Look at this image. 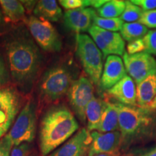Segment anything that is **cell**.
<instances>
[{
    "instance_id": "ba28073f",
    "label": "cell",
    "mask_w": 156,
    "mask_h": 156,
    "mask_svg": "<svg viewBox=\"0 0 156 156\" xmlns=\"http://www.w3.org/2000/svg\"><path fill=\"white\" fill-rule=\"evenodd\" d=\"M72 109L82 122L86 120L85 109L94 97V87L92 81L85 77L73 80L67 93Z\"/></svg>"
},
{
    "instance_id": "f35d334b",
    "label": "cell",
    "mask_w": 156,
    "mask_h": 156,
    "mask_svg": "<svg viewBox=\"0 0 156 156\" xmlns=\"http://www.w3.org/2000/svg\"><path fill=\"white\" fill-rule=\"evenodd\" d=\"M142 156H156V147L153 148V150H151V151L148 152V153L143 154Z\"/></svg>"
},
{
    "instance_id": "d6986e66",
    "label": "cell",
    "mask_w": 156,
    "mask_h": 156,
    "mask_svg": "<svg viewBox=\"0 0 156 156\" xmlns=\"http://www.w3.org/2000/svg\"><path fill=\"white\" fill-rule=\"evenodd\" d=\"M105 106L106 101L95 96L87 104L85 109V116L87 119V129L88 131H98Z\"/></svg>"
},
{
    "instance_id": "277c9868",
    "label": "cell",
    "mask_w": 156,
    "mask_h": 156,
    "mask_svg": "<svg viewBox=\"0 0 156 156\" xmlns=\"http://www.w3.org/2000/svg\"><path fill=\"white\" fill-rule=\"evenodd\" d=\"M77 54L90 80L95 85H100L103 73V54L93 39L86 34H79L76 36Z\"/></svg>"
},
{
    "instance_id": "7402d4cb",
    "label": "cell",
    "mask_w": 156,
    "mask_h": 156,
    "mask_svg": "<svg viewBox=\"0 0 156 156\" xmlns=\"http://www.w3.org/2000/svg\"><path fill=\"white\" fill-rule=\"evenodd\" d=\"M147 32V28L139 22L124 23L120 30L121 36L129 43L136 39L143 38Z\"/></svg>"
},
{
    "instance_id": "3957f363",
    "label": "cell",
    "mask_w": 156,
    "mask_h": 156,
    "mask_svg": "<svg viewBox=\"0 0 156 156\" xmlns=\"http://www.w3.org/2000/svg\"><path fill=\"white\" fill-rule=\"evenodd\" d=\"M119 113V131L122 147L126 148L134 142L145 139L156 127V112L147 107L126 106L115 103Z\"/></svg>"
},
{
    "instance_id": "ac0fdd59",
    "label": "cell",
    "mask_w": 156,
    "mask_h": 156,
    "mask_svg": "<svg viewBox=\"0 0 156 156\" xmlns=\"http://www.w3.org/2000/svg\"><path fill=\"white\" fill-rule=\"evenodd\" d=\"M35 16L48 22H57L63 12L55 0H41L37 2L34 9Z\"/></svg>"
},
{
    "instance_id": "836d02e7",
    "label": "cell",
    "mask_w": 156,
    "mask_h": 156,
    "mask_svg": "<svg viewBox=\"0 0 156 156\" xmlns=\"http://www.w3.org/2000/svg\"><path fill=\"white\" fill-rule=\"evenodd\" d=\"M106 0H89V7H93V8L99 9L106 4Z\"/></svg>"
},
{
    "instance_id": "1f68e13d",
    "label": "cell",
    "mask_w": 156,
    "mask_h": 156,
    "mask_svg": "<svg viewBox=\"0 0 156 156\" xmlns=\"http://www.w3.org/2000/svg\"><path fill=\"white\" fill-rule=\"evenodd\" d=\"M30 153V146L28 143H23L12 147L10 156H29Z\"/></svg>"
},
{
    "instance_id": "6da1fadb",
    "label": "cell",
    "mask_w": 156,
    "mask_h": 156,
    "mask_svg": "<svg viewBox=\"0 0 156 156\" xmlns=\"http://www.w3.org/2000/svg\"><path fill=\"white\" fill-rule=\"evenodd\" d=\"M78 129L77 121L67 107L58 106L49 109L41 122L39 148L41 155H49L67 141Z\"/></svg>"
},
{
    "instance_id": "484cf974",
    "label": "cell",
    "mask_w": 156,
    "mask_h": 156,
    "mask_svg": "<svg viewBox=\"0 0 156 156\" xmlns=\"http://www.w3.org/2000/svg\"><path fill=\"white\" fill-rule=\"evenodd\" d=\"M145 45V52L156 56V30L148 31L142 38Z\"/></svg>"
},
{
    "instance_id": "8fae6325",
    "label": "cell",
    "mask_w": 156,
    "mask_h": 156,
    "mask_svg": "<svg viewBox=\"0 0 156 156\" xmlns=\"http://www.w3.org/2000/svg\"><path fill=\"white\" fill-rule=\"evenodd\" d=\"M123 62L126 73L132 79L133 78L136 85L156 71V60L145 51L134 54L124 52Z\"/></svg>"
},
{
    "instance_id": "d6a6232c",
    "label": "cell",
    "mask_w": 156,
    "mask_h": 156,
    "mask_svg": "<svg viewBox=\"0 0 156 156\" xmlns=\"http://www.w3.org/2000/svg\"><path fill=\"white\" fill-rule=\"evenodd\" d=\"M8 80V73L2 57L0 56V86L4 85Z\"/></svg>"
},
{
    "instance_id": "8d00e7d4",
    "label": "cell",
    "mask_w": 156,
    "mask_h": 156,
    "mask_svg": "<svg viewBox=\"0 0 156 156\" xmlns=\"http://www.w3.org/2000/svg\"><path fill=\"white\" fill-rule=\"evenodd\" d=\"M121 153L120 151H115L113 153H103V154H98V155H94V156H120Z\"/></svg>"
},
{
    "instance_id": "d590c367",
    "label": "cell",
    "mask_w": 156,
    "mask_h": 156,
    "mask_svg": "<svg viewBox=\"0 0 156 156\" xmlns=\"http://www.w3.org/2000/svg\"><path fill=\"white\" fill-rule=\"evenodd\" d=\"M5 19H4V15L2 10L1 7H0V31L2 30L4 27H5Z\"/></svg>"
},
{
    "instance_id": "f546056e",
    "label": "cell",
    "mask_w": 156,
    "mask_h": 156,
    "mask_svg": "<svg viewBox=\"0 0 156 156\" xmlns=\"http://www.w3.org/2000/svg\"><path fill=\"white\" fill-rule=\"evenodd\" d=\"M127 54H134L144 52L145 51V45L142 38L136 39L129 42L127 45Z\"/></svg>"
},
{
    "instance_id": "9c48e42d",
    "label": "cell",
    "mask_w": 156,
    "mask_h": 156,
    "mask_svg": "<svg viewBox=\"0 0 156 156\" xmlns=\"http://www.w3.org/2000/svg\"><path fill=\"white\" fill-rule=\"evenodd\" d=\"M21 107L20 95L11 87L0 89V139L12 125Z\"/></svg>"
},
{
    "instance_id": "5b68a950",
    "label": "cell",
    "mask_w": 156,
    "mask_h": 156,
    "mask_svg": "<svg viewBox=\"0 0 156 156\" xmlns=\"http://www.w3.org/2000/svg\"><path fill=\"white\" fill-rule=\"evenodd\" d=\"M36 107L34 101H29L20 111L11 129L7 134L13 145L34 141L36 131Z\"/></svg>"
},
{
    "instance_id": "83f0119b",
    "label": "cell",
    "mask_w": 156,
    "mask_h": 156,
    "mask_svg": "<svg viewBox=\"0 0 156 156\" xmlns=\"http://www.w3.org/2000/svg\"><path fill=\"white\" fill-rule=\"evenodd\" d=\"M59 4L67 10L89 7V0H60Z\"/></svg>"
},
{
    "instance_id": "7c38bea8",
    "label": "cell",
    "mask_w": 156,
    "mask_h": 156,
    "mask_svg": "<svg viewBox=\"0 0 156 156\" xmlns=\"http://www.w3.org/2000/svg\"><path fill=\"white\" fill-rule=\"evenodd\" d=\"M91 142L90 132L82 128L48 156H87Z\"/></svg>"
},
{
    "instance_id": "603a6c76",
    "label": "cell",
    "mask_w": 156,
    "mask_h": 156,
    "mask_svg": "<svg viewBox=\"0 0 156 156\" xmlns=\"http://www.w3.org/2000/svg\"><path fill=\"white\" fill-rule=\"evenodd\" d=\"M126 7L125 1L111 0L108 1L101 8L97 9L98 17L102 18H116L120 17Z\"/></svg>"
},
{
    "instance_id": "60d3db41",
    "label": "cell",
    "mask_w": 156,
    "mask_h": 156,
    "mask_svg": "<svg viewBox=\"0 0 156 156\" xmlns=\"http://www.w3.org/2000/svg\"><path fill=\"white\" fill-rule=\"evenodd\" d=\"M29 156H33V155H29Z\"/></svg>"
},
{
    "instance_id": "5bb4252c",
    "label": "cell",
    "mask_w": 156,
    "mask_h": 156,
    "mask_svg": "<svg viewBox=\"0 0 156 156\" xmlns=\"http://www.w3.org/2000/svg\"><path fill=\"white\" fill-rule=\"evenodd\" d=\"M96 15L95 11L91 7L67 10L64 14V25L69 30L79 34L88 31L93 25V19Z\"/></svg>"
},
{
    "instance_id": "9a60e30c",
    "label": "cell",
    "mask_w": 156,
    "mask_h": 156,
    "mask_svg": "<svg viewBox=\"0 0 156 156\" xmlns=\"http://www.w3.org/2000/svg\"><path fill=\"white\" fill-rule=\"evenodd\" d=\"M126 75H127L126 71L122 58L116 55L108 56L106 58L101 77V88L108 90Z\"/></svg>"
},
{
    "instance_id": "cb8c5ba5",
    "label": "cell",
    "mask_w": 156,
    "mask_h": 156,
    "mask_svg": "<svg viewBox=\"0 0 156 156\" xmlns=\"http://www.w3.org/2000/svg\"><path fill=\"white\" fill-rule=\"evenodd\" d=\"M124 23V21H122L120 17L102 18L96 15L93 19V25H96L103 30L112 31V32L120 31Z\"/></svg>"
},
{
    "instance_id": "ffe728a7",
    "label": "cell",
    "mask_w": 156,
    "mask_h": 156,
    "mask_svg": "<svg viewBox=\"0 0 156 156\" xmlns=\"http://www.w3.org/2000/svg\"><path fill=\"white\" fill-rule=\"evenodd\" d=\"M119 131V113L115 103L106 101L98 132L101 133Z\"/></svg>"
},
{
    "instance_id": "4316f807",
    "label": "cell",
    "mask_w": 156,
    "mask_h": 156,
    "mask_svg": "<svg viewBox=\"0 0 156 156\" xmlns=\"http://www.w3.org/2000/svg\"><path fill=\"white\" fill-rule=\"evenodd\" d=\"M138 22L145 25L146 28H156V9L143 11Z\"/></svg>"
},
{
    "instance_id": "e575fe53",
    "label": "cell",
    "mask_w": 156,
    "mask_h": 156,
    "mask_svg": "<svg viewBox=\"0 0 156 156\" xmlns=\"http://www.w3.org/2000/svg\"><path fill=\"white\" fill-rule=\"evenodd\" d=\"M22 2L23 5H25V9L27 8L28 9H34L35 6L36 5L37 2L36 1H20Z\"/></svg>"
},
{
    "instance_id": "4dcf8cb0",
    "label": "cell",
    "mask_w": 156,
    "mask_h": 156,
    "mask_svg": "<svg viewBox=\"0 0 156 156\" xmlns=\"http://www.w3.org/2000/svg\"><path fill=\"white\" fill-rule=\"evenodd\" d=\"M130 2L140 7L143 11L156 9V0H131Z\"/></svg>"
},
{
    "instance_id": "4fadbf2b",
    "label": "cell",
    "mask_w": 156,
    "mask_h": 156,
    "mask_svg": "<svg viewBox=\"0 0 156 156\" xmlns=\"http://www.w3.org/2000/svg\"><path fill=\"white\" fill-rule=\"evenodd\" d=\"M92 142L87 156L119 151L122 147V135L119 131L101 133L98 131L90 132Z\"/></svg>"
},
{
    "instance_id": "f1b7e54d",
    "label": "cell",
    "mask_w": 156,
    "mask_h": 156,
    "mask_svg": "<svg viewBox=\"0 0 156 156\" xmlns=\"http://www.w3.org/2000/svg\"><path fill=\"white\" fill-rule=\"evenodd\" d=\"M14 147L8 134L0 139V156H10L12 149Z\"/></svg>"
},
{
    "instance_id": "30bf717a",
    "label": "cell",
    "mask_w": 156,
    "mask_h": 156,
    "mask_svg": "<svg viewBox=\"0 0 156 156\" xmlns=\"http://www.w3.org/2000/svg\"><path fill=\"white\" fill-rule=\"evenodd\" d=\"M88 33L103 58L111 55H124L125 43L120 34L103 30L95 25L89 28Z\"/></svg>"
},
{
    "instance_id": "8992f818",
    "label": "cell",
    "mask_w": 156,
    "mask_h": 156,
    "mask_svg": "<svg viewBox=\"0 0 156 156\" xmlns=\"http://www.w3.org/2000/svg\"><path fill=\"white\" fill-rule=\"evenodd\" d=\"M73 79L65 67H55L48 69L40 83L42 95L48 101H56L67 94Z\"/></svg>"
},
{
    "instance_id": "52a82bcc",
    "label": "cell",
    "mask_w": 156,
    "mask_h": 156,
    "mask_svg": "<svg viewBox=\"0 0 156 156\" xmlns=\"http://www.w3.org/2000/svg\"><path fill=\"white\" fill-rule=\"evenodd\" d=\"M26 23L33 38L42 49L48 52H57L61 50V38L50 22L34 15L29 17Z\"/></svg>"
},
{
    "instance_id": "d4e9b609",
    "label": "cell",
    "mask_w": 156,
    "mask_h": 156,
    "mask_svg": "<svg viewBox=\"0 0 156 156\" xmlns=\"http://www.w3.org/2000/svg\"><path fill=\"white\" fill-rule=\"evenodd\" d=\"M125 3L126 7L124 12L120 16L121 20L126 23H135L136 21H139L143 10L130 1H125Z\"/></svg>"
},
{
    "instance_id": "74e56055",
    "label": "cell",
    "mask_w": 156,
    "mask_h": 156,
    "mask_svg": "<svg viewBox=\"0 0 156 156\" xmlns=\"http://www.w3.org/2000/svg\"><path fill=\"white\" fill-rule=\"evenodd\" d=\"M147 108L152 109V110H156V96L155 97V98L152 101V102L148 104Z\"/></svg>"
},
{
    "instance_id": "e0dca14e",
    "label": "cell",
    "mask_w": 156,
    "mask_h": 156,
    "mask_svg": "<svg viewBox=\"0 0 156 156\" xmlns=\"http://www.w3.org/2000/svg\"><path fill=\"white\" fill-rule=\"evenodd\" d=\"M136 104L147 107L156 96V71L136 85Z\"/></svg>"
},
{
    "instance_id": "44dd1931",
    "label": "cell",
    "mask_w": 156,
    "mask_h": 156,
    "mask_svg": "<svg viewBox=\"0 0 156 156\" xmlns=\"http://www.w3.org/2000/svg\"><path fill=\"white\" fill-rule=\"evenodd\" d=\"M0 7L3 15L13 22H17L25 17V9L20 1L0 0Z\"/></svg>"
},
{
    "instance_id": "2e32d148",
    "label": "cell",
    "mask_w": 156,
    "mask_h": 156,
    "mask_svg": "<svg viewBox=\"0 0 156 156\" xmlns=\"http://www.w3.org/2000/svg\"><path fill=\"white\" fill-rule=\"evenodd\" d=\"M108 96L126 106H137L135 83L129 75H126L116 85L107 90Z\"/></svg>"
},
{
    "instance_id": "ab89813d",
    "label": "cell",
    "mask_w": 156,
    "mask_h": 156,
    "mask_svg": "<svg viewBox=\"0 0 156 156\" xmlns=\"http://www.w3.org/2000/svg\"><path fill=\"white\" fill-rule=\"evenodd\" d=\"M126 156H142V155H126Z\"/></svg>"
},
{
    "instance_id": "7a4b0ae2",
    "label": "cell",
    "mask_w": 156,
    "mask_h": 156,
    "mask_svg": "<svg viewBox=\"0 0 156 156\" xmlns=\"http://www.w3.org/2000/svg\"><path fill=\"white\" fill-rule=\"evenodd\" d=\"M7 54L13 79L21 86L28 87L36 77L41 64L36 45L28 38L13 39L7 44Z\"/></svg>"
}]
</instances>
